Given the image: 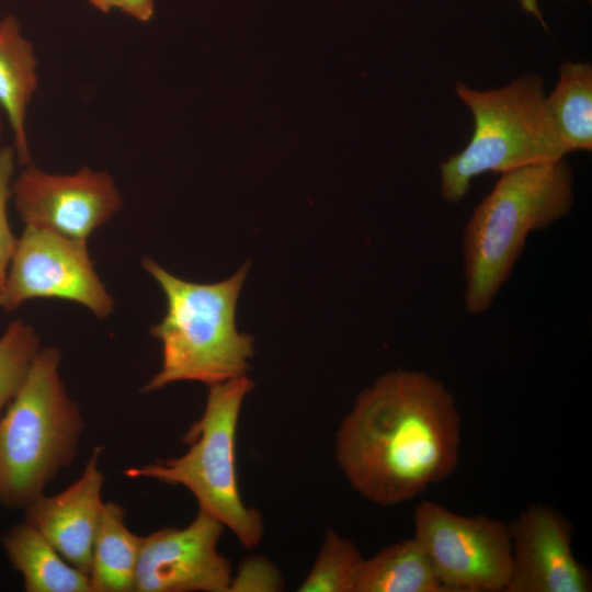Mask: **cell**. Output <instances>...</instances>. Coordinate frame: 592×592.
Segmentation results:
<instances>
[{
    "label": "cell",
    "instance_id": "obj_8",
    "mask_svg": "<svg viewBox=\"0 0 592 592\" xmlns=\"http://www.w3.org/2000/svg\"><path fill=\"white\" fill-rule=\"evenodd\" d=\"M34 298H57L109 317L114 300L96 274L86 241L25 225L0 292V308L12 311Z\"/></svg>",
    "mask_w": 592,
    "mask_h": 592
},
{
    "label": "cell",
    "instance_id": "obj_3",
    "mask_svg": "<svg viewBox=\"0 0 592 592\" xmlns=\"http://www.w3.org/2000/svg\"><path fill=\"white\" fill-rule=\"evenodd\" d=\"M143 266L167 299L166 316L150 328L161 343V368L143 391L187 380L209 386L247 375L254 340L238 331L236 308L249 264L213 284L181 280L149 258L143 260Z\"/></svg>",
    "mask_w": 592,
    "mask_h": 592
},
{
    "label": "cell",
    "instance_id": "obj_10",
    "mask_svg": "<svg viewBox=\"0 0 592 592\" xmlns=\"http://www.w3.org/2000/svg\"><path fill=\"white\" fill-rule=\"evenodd\" d=\"M224 528L198 510L183 528L143 536L134 592H229L231 565L218 551Z\"/></svg>",
    "mask_w": 592,
    "mask_h": 592
},
{
    "label": "cell",
    "instance_id": "obj_25",
    "mask_svg": "<svg viewBox=\"0 0 592 592\" xmlns=\"http://www.w3.org/2000/svg\"><path fill=\"white\" fill-rule=\"evenodd\" d=\"M0 134H1V121H0Z\"/></svg>",
    "mask_w": 592,
    "mask_h": 592
},
{
    "label": "cell",
    "instance_id": "obj_19",
    "mask_svg": "<svg viewBox=\"0 0 592 592\" xmlns=\"http://www.w3.org/2000/svg\"><path fill=\"white\" fill-rule=\"evenodd\" d=\"M39 339L31 325L12 321L0 338V417L22 387L39 352Z\"/></svg>",
    "mask_w": 592,
    "mask_h": 592
},
{
    "label": "cell",
    "instance_id": "obj_24",
    "mask_svg": "<svg viewBox=\"0 0 592 592\" xmlns=\"http://www.w3.org/2000/svg\"><path fill=\"white\" fill-rule=\"evenodd\" d=\"M520 3H521V7L523 8L524 11H526L527 13L533 14L540 22H543V18H542V14H540V10H539L537 0H520Z\"/></svg>",
    "mask_w": 592,
    "mask_h": 592
},
{
    "label": "cell",
    "instance_id": "obj_18",
    "mask_svg": "<svg viewBox=\"0 0 592 592\" xmlns=\"http://www.w3.org/2000/svg\"><path fill=\"white\" fill-rule=\"evenodd\" d=\"M364 557L355 544L328 528L298 592H355Z\"/></svg>",
    "mask_w": 592,
    "mask_h": 592
},
{
    "label": "cell",
    "instance_id": "obj_22",
    "mask_svg": "<svg viewBox=\"0 0 592 592\" xmlns=\"http://www.w3.org/2000/svg\"><path fill=\"white\" fill-rule=\"evenodd\" d=\"M155 0H118V8L130 18L147 22L153 13Z\"/></svg>",
    "mask_w": 592,
    "mask_h": 592
},
{
    "label": "cell",
    "instance_id": "obj_5",
    "mask_svg": "<svg viewBox=\"0 0 592 592\" xmlns=\"http://www.w3.org/2000/svg\"><path fill=\"white\" fill-rule=\"evenodd\" d=\"M253 387L247 375L209 385L202 417L182 437L189 449L181 456L124 471L133 479L183 486L196 499L198 510L229 528L248 549L259 546L264 534L262 513L244 504L237 473L239 417Z\"/></svg>",
    "mask_w": 592,
    "mask_h": 592
},
{
    "label": "cell",
    "instance_id": "obj_13",
    "mask_svg": "<svg viewBox=\"0 0 592 592\" xmlns=\"http://www.w3.org/2000/svg\"><path fill=\"white\" fill-rule=\"evenodd\" d=\"M37 60L31 42L12 14L0 20V106L13 134L19 162L31 163L26 110L37 88Z\"/></svg>",
    "mask_w": 592,
    "mask_h": 592
},
{
    "label": "cell",
    "instance_id": "obj_2",
    "mask_svg": "<svg viewBox=\"0 0 592 592\" xmlns=\"http://www.w3.org/2000/svg\"><path fill=\"white\" fill-rule=\"evenodd\" d=\"M573 172L565 158L500 173L476 205L462 238L464 307L486 312L509 280L532 231L570 214Z\"/></svg>",
    "mask_w": 592,
    "mask_h": 592
},
{
    "label": "cell",
    "instance_id": "obj_12",
    "mask_svg": "<svg viewBox=\"0 0 592 592\" xmlns=\"http://www.w3.org/2000/svg\"><path fill=\"white\" fill-rule=\"evenodd\" d=\"M95 446L81 476L60 493H45L25 508L24 522L34 527L71 566L89 577L93 542L104 502V475Z\"/></svg>",
    "mask_w": 592,
    "mask_h": 592
},
{
    "label": "cell",
    "instance_id": "obj_21",
    "mask_svg": "<svg viewBox=\"0 0 592 592\" xmlns=\"http://www.w3.org/2000/svg\"><path fill=\"white\" fill-rule=\"evenodd\" d=\"M284 579L276 566L261 555L246 557L232 572L229 592H277Z\"/></svg>",
    "mask_w": 592,
    "mask_h": 592
},
{
    "label": "cell",
    "instance_id": "obj_20",
    "mask_svg": "<svg viewBox=\"0 0 592 592\" xmlns=\"http://www.w3.org/2000/svg\"><path fill=\"white\" fill-rule=\"evenodd\" d=\"M13 147L0 148V292L3 288L18 238L14 237L8 220V202L12 197V175L14 159Z\"/></svg>",
    "mask_w": 592,
    "mask_h": 592
},
{
    "label": "cell",
    "instance_id": "obj_14",
    "mask_svg": "<svg viewBox=\"0 0 592 592\" xmlns=\"http://www.w3.org/2000/svg\"><path fill=\"white\" fill-rule=\"evenodd\" d=\"M12 567L26 592H91L87 574L67 562L34 527L23 522L2 536Z\"/></svg>",
    "mask_w": 592,
    "mask_h": 592
},
{
    "label": "cell",
    "instance_id": "obj_11",
    "mask_svg": "<svg viewBox=\"0 0 592 592\" xmlns=\"http://www.w3.org/2000/svg\"><path fill=\"white\" fill-rule=\"evenodd\" d=\"M512 570L506 592H591L589 569L572 551L573 528L555 509L532 503L509 524Z\"/></svg>",
    "mask_w": 592,
    "mask_h": 592
},
{
    "label": "cell",
    "instance_id": "obj_1",
    "mask_svg": "<svg viewBox=\"0 0 592 592\" xmlns=\"http://www.w3.org/2000/svg\"><path fill=\"white\" fill-rule=\"evenodd\" d=\"M460 430L456 400L441 380L398 368L357 395L338 428L335 460L362 498L396 505L453 474Z\"/></svg>",
    "mask_w": 592,
    "mask_h": 592
},
{
    "label": "cell",
    "instance_id": "obj_4",
    "mask_svg": "<svg viewBox=\"0 0 592 592\" xmlns=\"http://www.w3.org/2000/svg\"><path fill=\"white\" fill-rule=\"evenodd\" d=\"M60 352L41 349L0 417V504L25 509L71 464L84 422L59 374Z\"/></svg>",
    "mask_w": 592,
    "mask_h": 592
},
{
    "label": "cell",
    "instance_id": "obj_17",
    "mask_svg": "<svg viewBox=\"0 0 592 592\" xmlns=\"http://www.w3.org/2000/svg\"><path fill=\"white\" fill-rule=\"evenodd\" d=\"M355 592H449L415 539L392 543L363 560Z\"/></svg>",
    "mask_w": 592,
    "mask_h": 592
},
{
    "label": "cell",
    "instance_id": "obj_16",
    "mask_svg": "<svg viewBox=\"0 0 592 592\" xmlns=\"http://www.w3.org/2000/svg\"><path fill=\"white\" fill-rule=\"evenodd\" d=\"M546 111L567 155L592 149V66L568 61L560 66L556 87L546 95Z\"/></svg>",
    "mask_w": 592,
    "mask_h": 592
},
{
    "label": "cell",
    "instance_id": "obj_9",
    "mask_svg": "<svg viewBox=\"0 0 592 592\" xmlns=\"http://www.w3.org/2000/svg\"><path fill=\"white\" fill-rule=\"evenodd\" d=\"M11 190L25 225L82 241L122 205L113 178L87 167L72 174H52L30 163Z\"/></svg>",
    "mask_w": 592,
    "mask_h": 592
},
{
    "label": "cell",
    "instance_id": "obj_15",
    "mask_svg": "<svg viewBox=\"0 0 592 592\" xmlns=\"http://www.w3.org/2000/svg\"><path fill=\"white\" fill-rule=\"evenodd\" d=\"M124 517L122 505L104 502L93 542L91 592H134L143 536L130 532Z\"/></svg>",
    "mask_w": 592,
    "mask_h": 592
},
{
    "label": "cell",
    "instance_id": "obj_23",
    "mask_svg": "<svg viewBox=\"0 0 592 592\" xmlns=\"http://www.w3.org/2000/svg\"><path fill=\"white\" fill-rule=\"evenodd\" d=\"M98 10L109 13L118 8V0H89Z\"/></svg>",
    "mask_w": 592,
    "mask_h": 592
},
{
    "label": "cell",
    "instance_id": "obj_7",
    "mask_svg": "<svg viewBox=\"0 0 592 592\" xmlns=\"http://www.w3.org/2000/svg\"><path fill=\"white\" fill-rule=\"evenodd\" d=\"M413 523V538L449 592L505 591L512 570L509 524L460 515L433 501L415 506Z\"/></svg>",
    "mask_w": 592,
    "mask_h": 592
},
{
    "label": "cell",
    "instance_id": "obj_6",
    "mask_svg": "<svg viewBox=\"0 0 592 592\" xmlns=\"http://www.w3.org/2000/svg\"><path fill=\"white\" fill-rule=\"evenodd\" d=\"M455 92L469 109L474 128L465 148L440 164L444 201L462 202L471 181L483 173H503L565 158L546 111L542 78L524 75L486 91L457 82Z\"/></svg>",
    "mask_w": 592,
    "mask_h": 592
}]
</instances>
